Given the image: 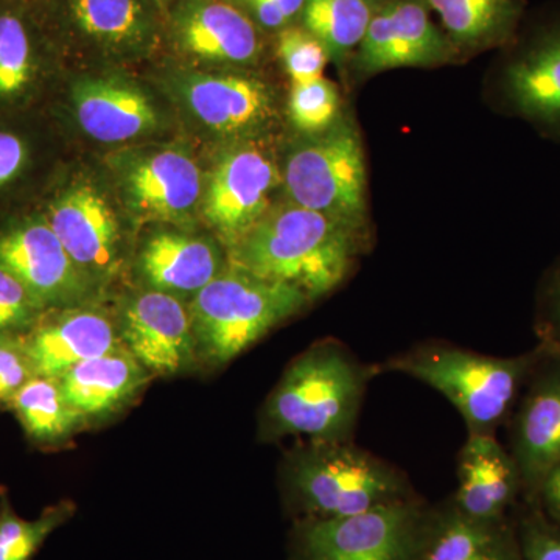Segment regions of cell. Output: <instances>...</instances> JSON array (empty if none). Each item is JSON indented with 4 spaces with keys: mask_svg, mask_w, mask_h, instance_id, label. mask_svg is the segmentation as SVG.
Returning a JSON list of instances; mask_svg holds the SVG:
<instances>
[{
    "mask_svg": "<svg viewBox=\"0 0 560 560\" xmlns=\"http://www.w3.org/2000/svg\"><path fill=\"white\" fill-rule=\"evenodd\" d=\"M377 364L363 363L341 341L327 338L291 360L265 400L259 440L352 442Z\"/></svg>",
    "mask_w": 560,
    "mask_h": 560,
    "instance_id": "5",
    "label": "cell"
},
{
    "mask_svg": "<svg viewBox=\"0 0 560 560\" xmlns=\"http://www.w3.org/2000/svg\"><path fill=\"white\" fill-rule=\"evenodd\" d=\"M501 68L504 105L545 135L560 139V16L515 35Z\"/></svg>",
    "mask_w": 560,
    "mask_h": 560,
    "instance_id": "20",
    "label": "cell"
},
{
    "mask_svg": "<svg viewBox=\"0 0 560 560\" xmlns=\"http://www.w3.org/2000/svg\"><path fill=\"white\" fill-rule=\"evenodd\" d=\"M458 486L453 506L478 521H506V512L523 488L521 471L511 452L495 434H469L458 455Z\"/></svg>",
    "mask_w": 560,
    "mask_h": 560,
    "instance_id": "25",
    "label": "cell"
},
{
    "mask_svg": "<svg viewBox=\"0 0 560 560\" xmlns=\"http://www.w3.org/2000/svg\"><path fill=\"white\" fill-rule=\"evenodd\" d=\"M430 508L416 495L352 517L293 522L290 560H419Z\"/></svg>",
    "mask_w": 560,
    "mask_h": 560,
    "instance_id": "13",
    "label": "cell"
},
{
    "mask_svg": "<svg viewBox=\"0 0 560 560\" xmlns=\"http://www.w3.org/2000/svg\"><path fill=\"white\" fill-rule=\"evenodd\" d=\"M383 0H305L300 24L342 66L355 54Z\"/></svg>",
    "mask_w": 560,
    "mask_h": 560,
    "instance_id": "29",
    "label": "cell"
},
{
    "mask_svg": "<svg viewBox=\"0 0 560 560\" xmlns=\"http://www.w3.org/2000/svg\"><path fill=\"white\" fill-rule=\"evenodd\" d=\"M66 399L88 429L109 422L127 411L154 381L124 348L81 361L61 375Z\"/></svg>",
    "mask_w": 560,
    "mask_h": 560,
    "instance_id": "23",
    "label": "cell"
},
{
    "mask_svg": "<svg viewBox=\"0 0 560 560\" xmlns=\"http://www.w3.org/2000/svg\"><path fill=\"white\" fill-rule=\"evenodd\" d=\"M140 72L171 105L179 135L202 154L285 136V102L261 70L194 68L160 57Z\"/></svg>",
    "mask_w": 560,
    "mask_h": 560,
    "instance_id": "1",
    "label": "cell"
},
{
    "mask_svg": "<svg viewBox=\"0 0 560 560\" xmlns=\"http://www.w3.org/2000/svg\"><path fill=\"white\" fill-rule=\"evenodd\" d=\"M313 302L301 291L232 267L189 302L200 371H215Z\"/></svg>",
    "mask_w": 560,
    "mask_h": 560,
    "instance_id": "9",
    "label": "cell"
},
{
    "mask_svg": "<svg viewBox=\"0 0 560 560\" xmlns=\"http://www.w3.org/2000/svg\"><path fill=\"white\" fill-rule=\"evenodd\" d=\"M456 50L510 46L525 16L523 0H423Z\"/></svg>",
    "mask_w": 560,
    "mask_h": 560,
    "instance_id": "27",
    "label": "cell"
},
{
    "mask_svg": "<svg viewBox=\"0 0 560 560\" xmlns=\"http://www.w3.org/2000/svg\"><path fill=\"white\" fill-rule=\"evenodd\" d=\"M147 2H149L150 5H153L154 9L160 10V13H162V10H164L172 0H147Z\"/></svg>",
    "mask_w": 560,
    "mask_h": 560,
    "instance_id": "39",
    "label": "cell"
},
{
    "mask_svg": "<svg viewBox=\"0 0 560 560\" xmlns=\"http://www.w3.org/2000/svg\"><path fill=\"white\" fill-rule=\"evenodd\" d=\"M280 171L285 200L368 234L366 158L348 116L318 135L283 136Z\"/></svg>",
    "mask_w": 560,
    "mask_h": 560,
    "instance_id": "11",
    "label": "cell"
},
{
    "mask_svg": "<svg viewBox=\"0 0 560 560\" xmlns=\"http://www.w3.org/2000/svg\"><path fill=\"white\" fill-rule=\"evenodd\" d=\"M261 31L275 36L300 21L305 0H234Z\"/></svg>",
    "mask_w": 560,
    "mask_h": 560,
    "instance_id": "35",
    "label": "cell"
},
{
    "mask_svg": "<svg viewBox=\"0 0 560 560\" xmlns=\"http://www.w3.org/2000/svg\"><path fill=\"white\" fill-rule=\"evenodd\" d=\"M276 58L291 84L308 83L324 77L329 65V51L318 38L296 22L272 36Z\"/></svg>",
    "mask_w": 560,
    "mask_h": 560,
    "instance_id": "32",
    "label": "cell"
},
{
    "mask_svg": "<svg viewBox=\"0 0 560 560\" xmlns=\"http://www.w3.org/2000/svg\"><path fill=\"white\" fill-rule=\"evenodd\" d=\"M537 355L492 357L451 342H422L377 364L442 394L463 416L469 434H495L534 372Z\"/></svg>",
    "mask_w": 560,
    "mask_h": 560,
    "instance_id": "7",
    "label": "cell"
},
{
    "mask_svg": "<svg viewBox=\"0 0 560 560\" xmlns=\"http://www.w3.org/2000/svg\"><path fill=\"white\" fill-rule=\"evenodd\" d=\"M419 560H523L506 521L467 517L451 501L430 508Z\"/></svg>",
    "mask_w": 560,
    "mask_h": 560,
    "instance_id": "26",
    "label": "cell"
},
{
    "mask_svg": "<svg viewBox=\"0 0 560 560\" xmlns=\"http://www.w3.org/2000/svg\"><path fill=\"white\" fill-rule=\"evenodd\" d=\"M44 113L70 150L97 156L180 136L171 105L138 70L66 68Z\"/></svg>",
    "mask_w": 560,
    "mask_h": 560,
    "instance_id": "4",
    "label": "cell"
},
{
    "mask_svg": "<svg viewBox=\"0 0 560 560\" xmlns=\"http://www.w3.org/2000/svg\"><path fill=\"white\" fill-rule=\"evenodd\" d=\"M293 522L331 521L418 495L404 471L352 442H302L283 459Z\"/></svg>",
    "mask_w": 560,
    "mask_h": 560,
    "instance_id": "6",
    "label": "cell"
},
{
    "mask_svg": "<svg viewBox=\"0 0 560 560\" xmlns=\"http://www.w3.org/2000/svg\"><path fill=\"white\" fill-rule=\"evenodd\" d=\"M539 329L548 352L560 355V264L541 290Z\"/></svg>",
    "mask_w": 560,
    "mask_h": 560,
    "instance_id": "37",
    "label": "cell"
},
{
    "mask_svg": "<svg viewBox=\"0 0 560 560\" xmlns=\"http://www.w3.org/2000/svg\"><path fill=\"white\" fill-rule=\"evenodd\" d=\"M228 268L226 246L205 228L156 224L139 231L130 283L190 302Z\"/></svg>",
    "mask_w": 560,
    "mask_h": 560,
    "instance_id": "18",
    "label": "cell"
},
{
    "mask_svg": "<svg viewBox=\"0 0 560 560\" xmlns=\"http://www.w3.org/2000/svg\"><path fill=\"white\" fill-rule=\"evenodd\" d=\"M98 160L139 231L156 224L201 226L205 154L190 140H154Z\"/></svg>",
    "mask_w": 560,
    "mask_h": 560,
    "instance_id": "10",
    "label": "cell"
},
{
    "mask_svg": "<svg viewBox=\"0 0 560 560\" xmlns=\"http://www.w3.org/2000/svg\"><path fill=\"white\" fill-rule=\"evenodd\" d=\"M534 495L544 504L545 511L560 522V466L541 480Z\"/></svg>",
    "mask_w": 560,
    "mask_h": 560,
    "instance_id": "38",
    "label": "cell"
},
{
    "mask_svg": "<svg viewBox=\"0 0 560 560\" xmlns=\"http://www.w3.org/2000/svg\"><path fill=\"white\" fill-rule=\"evenodd\" d=\"M70 153L44 110L0 114V213L38 205Z\"/></svg>",
    "mask_w": 560,
    "mask_h": 560,
    "instance_id": "21",
    "label": "cell"
},
{
    "mask_svg": "<svg viewBox=\"0 0 560 560\" xmlns=\"http://www.w3.org/2000/svg\"><path fill=\"white\" fill-rule=\"evenodd\" d=\"M518 541L523 560H560V533L539 515L523 522Z\"/></svg>",
    "mask_w": 560,
    "mask_h": 560,
    "instance_id": "36",
    "label": "cell"
},
{
    "mask_svg": "<svg viewBox=\"0 0 560 560\" xmlns=\"http://www.w3.org/2000/svg\"><path fill=\"white\" fill-rule=\"evenodd\" d=\"M65 70L32 0H0V114L46 109Z\"/></svg>",
    "mask_w": 560,
    "mask_h": 560,
    "instance_id": "17",
    "label": "cell"
},
{
    "mask_svg": "<svg viewBox=\"0 0 560 560\" xmlns=\"http://www.w3.org/2000/svg\"><path fill=\"white\" fill-rule=\"evenodd\" d=\"M75 512L73 501L61 500L27 521L14 511L9 492L0 488V560H33L51 534L72 521Z\"/></svg>",
    "mask_w": 560,
    "mask_h": 560,
    "instance_id": "30",
    "label": "cell"
},
{
    "mask_svg": "<svg viewBox=\"0 0 560 560\" xmlns=\"http://www.w3.org/2000/svg\"><path fill=\"white\" fill-rule=\"evenodd\" d=\"M161 21V57L180 65L261 70L272 49V36L234 0H172Z\"/></svg>",
    "mask_w": 560,
    "mask_h": 560,
    "instance_id": "14",
    "label": "cell"
},
{
    "mask_svg": "<svg viewBox=\"0 0 560 560\" xmlns=\"http://www.w3.org/2000/svg\"><path fill=\"white\" fill-rule=\"evenodd\" d=\"M36 208L103 296L130 285L139 230L97 154L72 151Z\"/></svg>",
    "mask_w": 560,
    "mask_h": 560,
    "instance_id": "2",
    "label": "cell"
},
{
    "mask_svg": "<svg viewBox=\"0 0 560 560\" xmlns=\"http://www.w3.org/2000/svg\"><path fill=\"white\" fill-rule=\"evenodd\" d=\"M25 438L40 451H60L88 430L66 399L60 378L36 375L10 401Z\"/></svg>",
    "mask_w": 560,
    "mask_h": 560,
    "instance_id": "28",
    "label": "cell"
},
{
    "mask_svg": "<svg viewBox=\"0 0 560 560\" xmlns=\"http://www.w3.org/2000/svg\"><path fill=\"white\" fill-rule=\"evenodd\" d=\"M21 338L40 377H61L81 361L121 348L110 300L44 311Z\"/></svg>",
    "mask_w": 560,
    "mask_h": 560,
    "instance_id": "22",
    "label": "cell"
},
{
    "mask_svg": "<svg viewBox=\"0 0 560 560\" xmlns=\"http://www.w3.org/2000/svg\"><path fill=\"white\" fill-rule=\"evenodd\" d=\"M66 68L143 70L162 55L160 10L147 0H32Z\"/></svg>",
    "mask_w": 560,
    "mask_h": 560,
    "instance_id": "8",
    "label": "cell"
},
{
    "mask_svg": "<svg viewBox=\"0 0 560 560\" xmlns=\"http://www.w3.org/2000/svg\"><path fill=\"white\" fill-rule=\"evenodd\" d=\"M456 54L423 0H383L352 61L357 75L366 79L390 69L448 65Z\"/></svg>",
    "mask_w": 560,
    "mask_h": 560,
    "instance_id": "19",
    "label": "cell"
},
{
    "mask_svg": "<svg viewBox=\"0 0 560 560\" xmlns=\"http://www.w3.org/2000/svg\"><path fill=\"white\" fill-rule=\"evenodd\" d=\"M285 116L294 135L311 136L329 130L342 117L337 86L326 77L291 84Z\"/></svg>",
    "mask_w": 560,
    "mask_h": 560,
    "instance_id": "31",
    "label": "cell"
},
{
    "mask_svg": "<svg viewBox=\"0 0 560 560\" xmlns=\"http://www.w3.org/2000/svg\"><path fill=\"white\" fill-rule=\"evenodd\" d=\"M33 377L36 374L21 335L0 334V410H9L10 401Z\"/></svg>",
    "mask_w": 560,
    "mask_h": 560,
    "instance_id": "34",
    "label": "cell"
},
{
    "mask_svg": "<svg viewBox=\"0 0 560 560\" xmlns=\"http://www.w3.org/2000/svg\"><path fill=\"white\" fill-rule=\"evenodd\" d=\"M368 237L329 215L282 198L228 248L232 267L301 291L312 302L345 283Z\"/></svg>",
    "mask_w": 560,
    "mask_h": 560,
    "instance_id": "3",
    "label": "cell"
},
{
    "mask_svg": "<svg viewBox=\"0 0 560 560\" xmlns=\"http://www.w3.org/2000/svg\"><path fill=\"white\" fill-rule=\"evenodd\" d=\"M0 267L20 280L43 311L105 301L36 206L0 213Z\"/></svg>",
    "mask_w": 560,
    "mask_h": 560,
    "instance_id": "15",
    "label": "cell"
},
{
    "mask_svg": "<svg viewBox=\"0 0 560 560\" xmlns=\"http://www.w3.org/2000/svg\"><path fill=\"white\" fill-rule=\"evenodd\" d=\"M530 382L512 423L511 455L523 489L536 493L541 480L560 466V355Z\"/></svg>",
    "mask_w": 560,
    "mask_h": 560,
    "instance_id": "24",
    "label": "cell"
},
{
    "mask_svg": "<svg viewBox=\"0 0 560 560\" xmlns=\"http://www.w3.org/2000/svg\"><path fill=\"white\" fill-rule=\"evenodd\" d=\"M43 312L20 280L0 267V334H25Z\"/></svg>",
    "mask_w": 560,
    "mask_h": 560,
    "instance_id": "33",
    "label": "cell"
},
{
    "mask_svg": "<svg viewBox=\"0 0 560 560\" xmlns=\"http://www.w3.org/2000/svg\"><path fill=\"white\" fill-rule=\"evenodd\" d=\"M110 305L121 348L154 378L200 371L189 302L130 283L113 294Z\"/></svg>",
    "mask_w": 560,
    "mask_h": 560,
    "instance_id": "16",
    "label": "cell"
},
{
    "mask_svg": "<svg viewBox=\"0 0 560 560\" xmlns=\"http://www.w3.org/2000/svg\"><path fill=\"white\" fill-rule=\"evenodd\" d=\"M280 140H249L205 154L200 224L226 249L283 198Z\"/></svg>",
    "mask_w": 560,
    "mask_h": 560,
    "instance_id": "12",
    "label": "cell"
}]
</instances>
